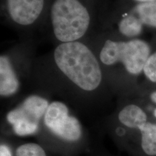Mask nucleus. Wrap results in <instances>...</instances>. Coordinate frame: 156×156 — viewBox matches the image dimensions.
Listing matches in <instances>:
<instances>
[{
	"label": "nucleus",
	"instance_id": "obj_4",
	"mask_svg": "<svg viewBox=\"0 0 156 156\" xmlns=\"http://www.w3.org/2000/svg\"><path fill=\"white\" fill-rule=\"evenodd\" d=\"M108 26L124 39L143 38L146 33L156 34V2L134 3L108 14Z\"/></svg>",
	"mask_w": 156,
	"mask_h": 156
},
{
	"label": "nucleus",
	"instance_id": "obj_7",
	"mask_svg": "<svg viewBox=\"0 0 156 156\" xmlns=\"http://www.w3.org/2000/svg\"><path fill=\"white\" fill-rule=\"evenodd\" d=\"M48 132L64 141L77 142L83 134L80 122L70 113L65 103L54 101L50 103L42 121Z\"/></svg>",
	"mask_w": 156,
	"mask_h": 156
},
{
	"label": "nucleus",
	"instance_id": "obj_3",
	"mask_svg": "<svg viewBox=\"0 0 156 156\" xmlns=\"http://www.w3.org/2000/svg\"><path fill=\"white\" fill-rule=\"evenodd\" d=\"M35 56L32 39H23L0 56V95L10 98L20 92L23 85L30 83Z\"/></svg>",
	"mask_w": 156,
	"mask_h": 156
},
{
	"label": "nucleus",
	"instance_id": "obj_9",
	"mask_svg": "<svg viewBox=\"0 0 156 156\" xmlns=\"http://www.w3.org/2000/svg\"><path fill=\"white\" fill-rule=\"evenodd\" d=\"M141 135V147L146 155H156V123L148 120L138 129Z\"/></svg>",
	"mask_w": 156,
	"mask_h": 156
},
{
	"label": "nucleus",
	"instance_id": "obj_2",
	"mask_svg": "<svg viewBox=\"0 0 156 156\" xmlns=\"http://www.w3.org/2000/svg\"><path fill=\"white\" fill-rule=\"evenodd\" d=\"M112 91L127 93L138 88L155 45L144 38L124 39L96 30L88 39Z\"/></svg>",
	"mask_w": 156,
	"mask_h": 156
},
{
	"label": "nucleus",
	"instance_id": "obj_13",
	"mask_svg": "<svg viewBox=\"0 0 156 156\" xmlns=\"http://www.w3.org/2000/svg\"><path fill=\"white\" fill-rule=\"evenodd\" d=\"M0 156H13L10 148L5 143L0 145Z\"/></svg>",
	"mask_w": 156,
	"mask_h": 156
},
{
	"label": "nucleus",
	"instance_id": "obj_8",
	"mask_svg": "<svg viewBox=\"0 0 156 156\" xmlns=\"http://www.w3.org/2000/svg\"><path fill=\"white\" fill-rule=\"evenodd\" d=\"M116 118L121 126L129 129H138L149 120L147 112L135 103H126L121 107Z\"/></svg>",
	"mask_w": 156,
	"mask_h": 156
},
{
	"label": "nucleus",
	"instance_id": "obj_1",
	"mask_svg": "<svg viewBox=\"0 0 156 156\" xmlns=\"http://www.w3.org/2000/svg\"><path fill=\"white\" fill-rule=\"evenodd\" d=\"M30 83L44 90L84 97L112 90L88 40L55 45L36 56Z\"/></svg>",
	"mask_w": 156,
	"mask_h": 156
},
{
	"label": "nucleus",
	"instance_id": "obj_11",
	"mask_svg": "<svg viewBox=\"0 0 156 156\" xmlns=\"http://www.w3.org/2000/svg\"><path fill=\"white\" fill-rule=\"evenodd\" d=\"M15 156H47V155L40 145L34 142H28L17 148Z\"/></svg>",
	"mask_w": 156,
	"mask_h": 156
},
{
	"label": "nucleus",
	"instance_id": "obj_12",
	"mask_svg": "<svg viewBox=\"0 0 156 156\" xmlns=\"http://www.w3.org/2000/svg\"><path fill=\"white\" fill-rule=\"evenodd\" d=\"M145 90L147 93V98L151 103L152 107V114L154 116V118L156 119V87L150 86V85H145L144 86Z\"/></svg>",
	"mask_w": 156,
	"mask_h": 156
},
{
	"label": "nucleus",
	"instance_id": "obj_6",
	"mask_svg": "<svg viewBox=\"0 0 156 156\" xmlns=\"http://www.w3.org/2000/svg\"><path fill=\"white\" fill-rule=\"evenodd\" d=\"M50 103L42 94L29 95L7 112L6 121L16 135H33L38 132Z\"/></svg>",
	"mask_w": 156,
	"mask_h": 156
},
{
	"label": "nucleus",
	"instance_id": "obj_5",
	"mask_svg": "<svg viewBox=\"0 0 156 156\" xmlns=\"http://www.w3.org/2000/svg\"><path fill=\"white\" fill-rule=\"evenodd\" d=\"M5 22L25 38L32 39L33 33L43 30L48 13L46 0H5Z\"/></svg>",
	"mask_w": 156,
	"mask_h": 156
},
{
	"label": "nucleus",
	"instance_id": "obj_14",
	"mask_svg": "<svg viewBox=\"0 0 156 156\" xmlns=\"http://www.w3.org/2000/svg\"><path fill=\"white\" fill-rule=\"evenodd\" d=\"M134 3H145V2H153L156 0H131Z\"/></svg>",
	"mask_w": 156,
	"mask_h": 156
},
{
	"label": "nucleus",
	"instance_id": "obj_10",
	"mask_svg": "<svg viewBox=\"0 0 156 156\" xmlns=\"http://www.w3.org/2000/svg\"><path fill=\"white\" fill-rule=\"evenodd\" d=\"M142 78L145 85L156 87V45L146 62Z\"/></svg>",
	"mask_w": 156,
	"mask_h": 156
}]
</instances>
